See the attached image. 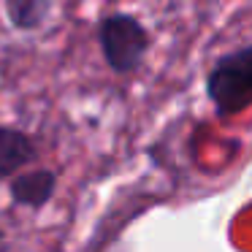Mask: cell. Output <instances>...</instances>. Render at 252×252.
<instances>
[{
    "label": "cell",
    "mask_w": 252,
    "mask_h": 252,
    "mask_svg": "<svg viewBox=\"0 0 252 252\" xmlns=\"http://www.w3.org/2000/svg\"><path fill=\"white\" fill-rule=\"evenodd\" d=\"M206 95L220 117L241 114L252 106V44L214 60L206 73Z\"/></svg>",
    "instance_id": "cell-1"
},
{
    "label": "cell",
    "mask_w": 252,
    "mask_h": 252,
    "mask_svg": "<svg viewBox=\"0 0 252 252\" xmlns=\"http://www.w3.org/2000/svg\"><path fill=\"white\" fill-rule=\"evenodd\" d=\"M98 46L106 65L114 73L125 76L144 65V57L149 52V33L141 19L133 14H109L98 22Z\"/></svg>",
    "instance_id": "cell-2"
},
{
    "label": "cell",
    "mask_w": 252,
    "mask_h": 252,
    "mask_svg": "<svg viewBox=\"0 0 252 252\" xmlns=\"http://www.w3.org/2000/svg\"><path fill=\"white\" fill-rule=\"evenodd\" d=\"M57 190V174L49 168H35L28 174H14L8 192H11V201L17 206L25 209H44L52 201Z\"/></svg>",
    "instance_id": "cell-3"
},
{
    "label": "cell",
    "mask_w": 252,
    "mask_h": 252,
    "mask_svg": "<svg viewBox=\"0 0 252 252\" xmlns=\"http://www.w3.org/2000/svg\"><path fill=\"white\" fill-rule=\"evenodd\" d=\"M35 158H38V149L28 133L0 125V179H11Z\"/></svg>",
    "instance_id": "cell-4"
},
{
    "label": "cell",
    "mask_w": 252,
    "mask_h": 252,
    "mask_svg": "<svg viewBox=\"0 0 252 252\" xmlns=\"http://www.w3.org/2000/svg\"><path fill=\"white\" fill-rule=\"evenodd\" d=\"M3 3H6L8 22L19 33L44 28L52 14V0H3Z\"/></svg>",
    "instance_id": "cell-5"
}]
</instances>
